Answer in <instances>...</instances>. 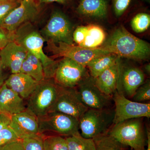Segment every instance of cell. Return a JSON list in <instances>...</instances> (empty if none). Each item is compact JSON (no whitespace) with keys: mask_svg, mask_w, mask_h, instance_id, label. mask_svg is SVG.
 <instances>
[{"mask_svg":"<svg viewBox=\"0 0 150 150\" xmlns=\"http://www.w3.org/2000/svg\"><path fill=\"white\" fill-rule=\"evenodd\" d=\"M100 48L119 58L138 61L149 58V43L134 36L123 26L116 28Z\"/></svg>","mask_w":150,"mask_h":150,"instance_id":"cell-1","label":"cell"},{"mask_svg":"<svg viewBox=\"0 0 150 150\" xmlns=\"http://www.w3.org/2000/svg\"><path fill=\"white\" fill-rule=\"evenodd\" d=\"M13 40L39 59L43 65L45 79H53L59 61L48 57L43 51L46 39L30 23L21 25L13 33Z\"/></svg>","mask_w":150,"mask_h":150,"instance_id":"cell-2","label":"cell"},{"mask_svg":"<svg viewBox=\"0 0 150 150\" xmlns=\"http://www.w3.org/2000/svg\"><path fill=\"white\" fill-rule=\"evenodd\" d=\"M60 88L54 79L40 82L27 99L26 110L37 118L46 115L56 102Z\"/></svg>","mask_w":150,"mask_h":150,"instance_id":"cell-3","label":"cell"},{"mask_svg":"<svg viewBox=\"0 0 150 150\" xmlns=\"http://www.w3.org/2000/svg\"><path fill=\"white\" fill-rule=\"evenodd\" d=\"M114 110L88 108L79 119V128L82 137L94 139L107 134L113 125Z\"/></svg>","mask_w":150,"mask_h":150,"instance_id":"cell-4","label":"cell"},{"mask_svg":"<svg viewBox=\"0 0 150 150\" xmlns=\"http://www.w3.org/2000/svg\"><path fill=\"white\" fill-rule=\"evenodd\" d=\"M142 118L125 120L113 124L108 134L116 141L134 150H145L146 144Z\"/></svg>","mask_w":150,"mask_h":150,"instance_id":"cell-5","label":"cell"},{"mask_svg":"<svg viewBox=\"0 0 150 150\" xmlns=\"http://www.w3.org/2000/svg\"><path fill=\"white\" fill-rule=\"evenodd\" d=\"M46 49L51 53L53 58H69L86 67L92 59L110 53L100 47L91 49L50 40H47Z\"/></svg>","mask_w":150,"mask_h":150,"instance_id":"cell-6","label":"cell"},{"mask_svg":"<svg viewBox=\"0 0 150 150\" xmlns=\"http://www.w3.org/2000/svg\"><path fill=\"white\" fill-rule=\"evenodd\" d=\"M37 118L40 134L52 132L68 137L80 133L79 119L71 115L54 111Z\"/></svg>","mask_w":150,"mask_h":150,"instance_id":"cell-7","label":"cell"},{"mask_svg":"<svg viewBox=\"0 0 150 150\" xmlns=\"http://www.w3.org/2000/svg\"><path fill=\"white\" fill-rule=\"evenodd\" d=\"M74 28L67 16L60 11L53 12L41 34L46 40L61 42L73 45Z\"/></svg>","mask_w":150,"mask_h":150,"instance_id":"cell-8","label":"cell"},{"mask_svg":"<svg viewBox=\"0 0 150 150\" xmlns=\"http://www.w3.org/2000/svg\"><path fill=\"white\" fill-rule=\"evenodd\" d=\"M89 75L86 67L64 57L59 61L53 79L61 86L74 88Z\"/></svg>","mask_w":150,"mask_h":150,"instance_id":"cell-9","label":"cell"},{"mask_svg":"<svg viewBox=\"0 0 150 150\" xmlns=\"http://www.w3.org/2000/svg\"><path fill=\"white\" fill-rule=\"evenodd\" d=\"M115 105L113 124L134 118L150 117V104L129 100L117 91L112 96Z\"/></svg>","mask_w":150,"mask_h":150,"instance_id":"cell-10","label":"cell"},{"mask_svg":"<svg viewBox=\"0 0 150 150\" xmlns=\"http://www.w3.org/2000/svg\"><path fill=\"white\" fill-rule=\"evenodd\" d=\"M39 12L36 0H21L18 6L1 22L0 27L10 33H13L23 24L34 20Z\"/></svg>","mask_w":150,"mask_h":150,"instance_id":"cell-11","label":"cell"},{"mask_svg":"<svg viewBox=\"0 0 150 150\" xmlns=\"http://www.w3.org/2000/svg\"><path fill=\"white\" fill-rule=\"evenodd\" d=\"M88 108L81 100L75 88L60 86L59 95L50 112H62L79 120Z\"/></svg>","mask_w":150,"mask_h":150,"instance_id":"cell-12","label":"cell"},{"mask_svg":"<svg viewBox=\"0 0 150 150\" xmlns=\"http://www.w3.org/2000/svg\"><path fill=\"white\" fill-rule=\"evenodd\" d=\"M75 88L81 100L88 108L102 109L111 108L112 97L100 91L90 75L83 80Z\"/></svg>","mask_w":150,"mask_h":150,"instance_id":"cell-13","label":"cell"},{"mask_svg":"<svg viewBox=\"0 0 150 150\" xmlns=\"http://www.w3.org/2000/svg\"><path fill=\"white\" fill-rule=\"evenodd\" d=\"M145 82L144 71L138 67L125 66L119 62L116 91L128 98H132L137 89Z\"/></svg>","mask_w":150,"mask_h":150,"instance_id":"cell-14","label":"cell"},{"mask_svg":"<svg viewBox=\"0 0 150 150\" xmlns=\"http://www.w3.org/2000/svg\"><path fill=\"white\" fill-rule=\"evenodd\" d=\"M73 38L74 42L78 46L94 49L101 47L105 41L106 34L99 25H81L74 30Z\"/></svg>","mask_w":150,"mask_h":150,"instance_id":"cell-15","label":"cell"},{"mask_svg":"<svg viewBox=\"0 0 150 150\" xmlns=\"http://www.w3.org/2000/svg\"><path fill=\"white\" fill-rule=\"evenodd\" d=\"M28 51L14 40L9 41L0 50V59L3 67L11 74L19 73Z\"/></svg>","mask_w":150,"mask_h":150,"instance_id":"cell-16","label":"cell"},{"mask_svg":"<svg viewBox=\"0 0 150 150\" xmlns=\"http://www.w3.org/2000/svg\"><path fill=\"white\" fill-rule=\"evenodd\" d=\"M9 126L20 140L40 134L37 117L26 110L11 115Z\"/></svg>","mask_w":150,"mask_h":150,"instance_id":"cell-17","label":"cell"},{"mask_svg":"<svg viewBox=\"0 0 150 150\" xmlns=\"http://www.w3.org/2000/svg\"><path fill=\"white\" fill-rule=\"evenodd\" d=\"M24 99L4 83L0 87V110L11 115L26 110Z\"/></svg>","mask_w":150,"mask_h":150,"instance_id":"cell-18","label":"cell"},{"mask_svg":"<svg viewBox=\"0 0 150 150\" xmlns=\"http://www.w3.org/2000/svg\"><path fill=\"white\" fill-rule=\"evenodd\" d=\"M38 83L29 75L21 72L11 74L4 83L8 87L18 94L23 99H27L29 97Z\"/></svg>","mask_w":150,"mask_h":150,"instance_id":"cell-19","label":"cell"},{"mask_svg":"<svg viewBox=\"0 0 150 150\" xmlns=\"http://www.w3.org/2000/svg\"><path fill=\"white\" fill-rule=\"evenodd\" d=\"M120 58L114 64L104 71L96 78L95 83L100 90L106 95L112 97L116 91Z\"/></svg>","mask_w":150,"mask_h":150,"instance_id":"cell-20","label":"cell"},{"mask_svg":"<svg viewBox=\"0 0 150 150\" xmlns=\"http://www.w3.org/2000/svg\"><path fill=\"white\" fill-rule=\"evenodd\" d=\"M76 11L85 17L104 18L107 14V2L105 0H80Z\"/></svg>","mask_w":150,"mask_h":150,"instance_id":"cell-21","label":"cell"},{"mask_svg":"<svg viewBox=\"0 0 150 150\" xmlns=\"http://www.w3.org/2000/svg\"><path fill=\"white\" fill-rule=\"evenodd\" d=\"M20 72L29 75L38 82L45 79L42 63L29 51L23 61Z\"/></svg>","mask_w":150,"mask_h":150,"instance_id":"cell-22","label":"cell"},{"mask_svg":"<svg viewBox=\"0 0 150 150\" xmlns=\"http://www.w3.org/2000/svg\"><path fill=\"white\" fill-rule=\"evenodd\" d=\"M119 57L115 54L109 53L97 57L88 64L89 74L92 77L96 78L104 71L114 64Z\"/></svg>","mask_w":150,"mask_h":150,"instance_id":"cell-23","label":"cell"},{"mask_svg":"<svg viewBox=\"0 0 150 150\" xmlns=\"http://www.w3.org/2000/svg\"><path fill=\"white\" fill-rule=\"evenodd\" d=\"M68 150H96L93 139L82 137L80 133L65 137Z\"/></svg>","mask_w":150,"mask_h":150,"instance_id":"cell-24","label":"cell"},{"mask_svg":"<svg viewBox=\"0 0 150 150\" xmlns=\"http://www.w3.org/2000/svg\"><path fill=\"white\" fill-rule=\"evenodd\" d=\"M96 150H126V146L121 144L108 134L94 138Z\"/></svg>","mask_w":150,"mask_h":150,"instance_id":"cell-25","label":"cell"},{"mask_svg":"<svg viewBox=\"0 0 150 150\" xmlns=\"http://www.w3.org/2000/svg\"><path fill=\"white\" fill-rule=\"evenodd\" d=\"M43 144L44 150H68L66 139L61 136H44Z\"/></svg>","mask_w":150,"mask_h":150,"instance_id":"cell-26","label":"cell"},{"mask_svg":"<svg viewBox=\"0 0 150 150\" xmlns=\"http://www.w3.org/2000/svg\"><path fill=\"white\" fill-rule=\"evenodd\" d=\"M131 25L135 32L141 33L144 32L150 27L149 15L144 13L137 14L131 20Z\"/></svg>","mask_w":150,"mask_h":150,"instance_id":"cell-27","label":"cell"},{"mask_svg":"<svg viewBox=\"0 0 150 150\" xmlns=\"http://www.w3.org/2000/svg\"><path fill=\"white\" fill-rule=\"evenodd\" d=\"M44 134H39L35 137L25 138L21 140L25 150H44Z\"/></svg>","mask_w":150,"mask_h":150,"instance_id":"cell-28","label":"cell"},{"mask_svg":"<svg viewBox=\"0 0 150 150\" xmlns=\"http://www.w3.org/2000/svg\"><path fill=\"white\" fill-rule=\"evenodd\" d=\"M133 101L143 103L150 100V82L145 81L137 89L132 97Z\"/></svg>","mask_w":150,"mask_h":150,"instance_id":"cell-29","label":"cell"},{"mask_svg":"<svg viewBox=\"0 0 150 150\" xmlns=\"http://www.w3.org/2000/svg\"><path fill=\"white\" fill-rule=\"evenodd\" d=\"M18 140L20 139L9 126L4 128L0 131V147Z\"/></svg>","mask_w":150,"mask_h":150,"instance_id":"cell-30","label":"cell"},{"mask_svg":"<svg viewBox=\"0 0 150 150\" xmlns=\"http://www.w3.org/2000/svg\"><path fill=\"white\" fill-rule=\"evenodd\" d=\"M17 1H9L0 3V23L13 10L18 6Z\"/></svg>","mask_w":150,"mask_h":150,"instance_id":"cell-31","label":"cell"},{"mask_svg":"<svg viewBox=\"0 0 150 150\" xmlns=\"http://www.w3.org/2000/svg\"><path fill=\"white\" fill-rule=\"evenodd\" d=\"M131 0H115L114 10L115 15L121 16L129 6Z\"/></svg>","mask_w":150,"mask_h":150,"instance_id":"cell-32","label":"cell"},{"mask_svg":"<svg viewBox=\"0 0 150 150\" xmlns=\"http://www.w3.org/2000/svg\"><path fill=\"white\" fill-rule=\"evenodd\" d=\"M13 40V33H10L6 30L0 27V50L9 41Z\"/></svg>","mask_w":150,"mask_h":150,"instance_id":"cell-33","label":"cell"},{"mask_svg":"<svg viewBox=\"0 0 150 150\" xmlns=\"http://www.w3.org/2000/svg\"><path fill=\"white\" fill-rule=\"evenodd\" d=\"M0 150H25L21 140L8 143L3 146L0 147Z\"/></svg>","mask_w":150,"mask_h":150,"instance_id":"cell-34","label":"cell"},{"mask_svg":"<svg viewBox=\"0 0 150 150\" xmlns=\"http://www.w3.org/2000/svg\"><path fill=\"white\" fill-rule=\"evenodd\" d=\"M11 116L6 113L1 112L0 113V131L9 126L11 123Z\"/></svg>","mask_w":150,"mask_h":150,"instance_id":"cell-35","label":"cell"},{"mask_svg":"<svg viewBox=\"0 0 150 150\" xmlns=\"http://www.w3.org/2000/svg\"><path fill=\"white\" fill-rule=\"evenodd\" d=\"M5 69H6L3 67L0 59V87L4 83L6 80L7 79L5 74Z\"/></svg>","mask_w":150,"mask_h":150,"instance_id":"cell-36","label":"cell"},{"mask_svg":"<svg viewBox=\"0 0 150 150\" xmlns=\"http://www.w3.org/2000/svg\"><path fill=\"white\" fill-rule=\"evenodd\" d=\"M39 4H49L56 2L62 4H65L68 2V0H36Z\"/></svg>","mask_w":150,"mask_h":150,"instance_id":"cell-37","label":"cell"},{"mask_svg":"<svg viewBox=\"0 0 150 150\" xmlns=\"http://www.w3.org/2000/svg\"><path fill=\"white\" fill-rule=\"evenodd\" d=\"M146 133L147 136V148L145 149V150H150V132L148 128H147Z\"/></svg>","mask_w":150,"mask_h":150,"instance_id":"cell-38","label":"cell"},{"mask_svg":"<svg viewBox=\"0 0 150 150\" xmlns=\"http://www.w3.org/2000/svg\"><path fill=\"white\" fill-rule=\"evenodd\" d=\"M145 71L148 74H150V64H147L144 67Z\"/></svg>","mask_w":150,"mask_h":150,"instance_id":"cell-39","label":"cell"},{"mask_svg":"<svg viewBox=\"0 0 150 150\" xmlns=\"http://www.w3.org/2000/svg\"><path fill=\"white\" fill-rule=\"evenodd\" d=\"M9 1V0H0V3L6 1Z\"/></svg>","mask_w":150,"mask_h":150,"instance_id":"cell-40","label":"cell"},{"mask_svg":"<svg viewBox=\"0 0 150 150\" xmlns=\"http://www.w3.org/2000/svg\"><path fill=\"white\" fill-rule=\"evenodd\" d=\"M11 1H18V0H11Z\"/></svg>","mask_w":150,"mask_h":150,"instance_id":"cell-41","label":"cell"},{"mask_svg":"<svg viewBox=\"0 0 150 150\" xmlns=\"http://www.w3.org/2000/svg\"><path fill=\"white\" fill-rule=\"evenodd\" d=\"M1 110H0V113H1Z\"/></svg>","mask_w":150,"mask_h":150,"instance_id":"cell-42","label":"cell"}]
</instances>
